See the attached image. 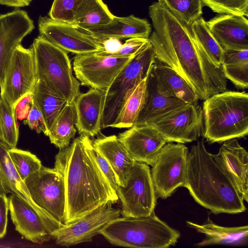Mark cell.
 I'll return each instance as SVG.
<instances>
[{"label": "cell", "mask_w": 248, "mask_h": 248, "mask_svg": "<svg viewBox=\"0 0 248 248\" xmlns=\"http://www.w3.org/2000/svg\"><path fill=\"white\" fill-rule=\"evenodd\" d=\"M154 31L149 37L156 60L172 68L193 89L199 100L227 90L222 67L211 61L195 39L190 26L162 0L149 7Z\"/></svg>", "instance_id": "obj_1"}, {"label": "cell", "mask_w": 248, "mask_h": 248, "mask_svg": "<svg viewBox=\"0 0 248 248\" xmlns=\"http://www.w3.org/2000/svg\"><path fill=\"white\" fill-rule=\"evenodd\" d=\"M54 168L64 181L66 224L119 200L100 168L89 137L80 135L60 149L55 156Z\"/></svg>", "instance_id": "obj_2"}, {"label": "cell", "mask_w": 248, "mask_h": 248, "mask_svg": "<svg viewBox=\"0 0 248 248\" xmlns=\"http://www.w3.org/2000/svg\"><path fill=\"white\" fill-rule=\"evenodd\" d=\"M200 205L215 214L246 211L244 200L206 150L203 140L191 146L184 185Z\"/></svg>", "instance_id": "obj_3"}, {"label": "cell", "mask_w": 248, "mask_h": 248, "mask_svg": "<svg viewBox=\"0 0 248 248\" xmlns=\"http://www.w3.org/2000/svg\"><path fill=\"white\" fill-rule=\"evenodd\" d=\"M202 135L211 143L243 138L248 134V94L225 91L204 100Z\"/></svg>", "instance_id": "obj_4"}, {"label": "cell", "mask_w": 248, "mask_h": 248, "mask_svg": "<svg viewBox=\"0 0 248 248\" xmlns=\"http://www.w3.org/2000/svg\"><path fill=\"white\" fill-rule=\"evenodd\" d=\"M100 234L113 245L136 248H169L180 237L179 232L159 218L155 212L145 217H118Z\"/></svg>", "instance_id": "obj_5"}, {"label": "cell", "mask_w": 248, "mask_h": 248, "mask_svg": "<svg viewBox=\"0 0 248 248\" xmlns=\"http://www.w3.org/2000/svg\"><path fill=\"white\" fill-rule=\"evenodd\" d=\"M31 46L37 80L68 103L74 102L80 93V83L73 75L67 52L41 35Z\"/></svg>", "instance_id": "obj_6"}, {"label": "cell", "mask_w": 248, "mask_h": 248, "mask_svg": "<svg viewBox=\"0 0 248 248\" xmlns=\"http://www.w3.org/2000/svg\"><path fill=\"white\" fill-rule=\"evenodd\" d=\"M155 60L149 41L117 75L106 91L101 128L112 127L126 99L147 78Z\"/></svg>", "instance_id": "obj_7"}, {"label": "cell", "mask_w": 248, "mask_h": 248, "mask_svg": "<svg viewBox=\"0 0 248 248\" xmlns=\"http://www.w3.org/2000/svg\"><path fill=\"white\" fill-rule=\"evenodd\" d=\"M24 182L33 201L57 230L66 225L65 189L61 174L54 168L42 165Z\"/></svg>", "instance_id": "obj_8"}, {"label": "cell", "mask_w": 248, "mask_h": 248, "mask_svg": "<svg viewBox=\"0 0 248 248\" xmlns=\"http://www.w3.org/2000/svg\"><path fill=\"white\" fill-rule=\"evenodd\" d=\"M123 217H140L154 213L156 196L149 166L136 161L124 184L116 190Z\"/></svg>", "instance_id": "obj_9"}, {"label": "cell", "mask_w": 248, "mask_h": 248, "mask_svg": "<svg viewBox=\"0 0 248 248\" xmlns=\"http://www.w3.org/2000/svg\"><path fill=\"white\" fill-rule=\"evenodd\" d=\"M188 154L183 143L167 142L162 148L151 171L157 198L167 199L184 186Z\"/></svg>", "instance_id": "obj_10"}, {"label": "cell", "mask_w": 248, "mask_h": 248, "mask_svg": "<svg viewBox=\"0 0 248 248\" xmlns=\"http://www.w3.org/2000/svg\"><path fill=\"white\" fill-rule=\"evenodd\" d=\"M37 81L33 50L21 44L14 49L7 67L0 97L15 110L18 102L31 94Z\"/></svg>", "instance_id": "obj_11"}, {"label": "cell", "mask_w": 248, "mask_h": 248, "mask_svg": "<svg viewBox=\"0 0 248 248\" xmlns=\"http://www.w3.org/2000/svg\"><path fill=\"white\" fill-rule=\"evenodd\" d=\"M134 57H119L100 51L76 55L73 70L82 85L106 91Z\"/></svg>", "instance_id": "obj_12"}, {"label": "cell", "mask_w": 248, "mask_h": 248, "mask_svg": "<svg viewBox=\"0 0 248 248\" xmlns=\"http://www.w3.org/2000/svg\"><path fill=\"white\" fill-rule=\"evenodd\" d=\"M149 124L167 142H190L202 134V109L198 102L188 104Z\"/></svg>", "instance_id": "obj_13"}, {"label": "cell", "mask_w": 248, "mask_h": 248, "mask_svg": "<svg viewBox=\"0 0 248 248\" xmlns=\"http://www.w3.org/2000/svg\"><path fill=\"white\" fill-rule=\"evenodd\" d=\"M40 35L64 51L76 55L104 50L101 41L77 26L40 16L38 19Z\"/></svg>", "instance_id": "obj_14"}, {"label": "cell", "mask_w": 248, "mask_h": 248, "mask_svg": "<svg viewBox=\"0 0 248 248\" xmlns=\"http://www.w3.org/2000/svg\"><path fill=\"white\" fill-rule=\"evenodd\" d=\"M112 204L102 206L88 215L60 228L52 233V237L57 244L62 247L91 242L109 222L120 217L121 209L112 207Z\"/></svg>", "instance_id": "obj_15"}, {"label": "cell", "mask_w": 248, "mask_h": 248, "mask_svg": "<svg viewBox=\"0 0 248 248\" xmlns=\"http://www.w3.org/2000/svg\"><path fill=\"white\" fill-rule=\"evenodd\" d=\"M34 28L28 13L20 9L0 15V88L12 54Z\"/></svg>", "instance_id": "obj_16"}, {"label": "cell", "mask_w": 248, "mask_h": 248, "mask_svg": "<svg viewBox=\"0 0 248 248\" xmlns=\"http://www.w3.org/2000/svg\"><path fill=\"white\" fill-rule=\"evenodd\" d=\"M217 154H212L218 167L243 200L248 201V153L236 139L223 142Z\"/></svg>", "instance_id": "obj_17"}, {"label": "cell", "mask_w": 248, "mask_h": 248, "mask_svg": "<svg viewBox=\"0 0 248 248\" xmlns=\"http://www.w3.org/2000/svg\"><path fill=\"white\" fill-rule=\"evenodd\" d=\"M118 137L132 158L153 166L166 140L149 124L134 125Z\"/></svg>", "instance_id": "obj_18"}, {"label": "cell", "mask_w": 248, "mask_h": 248, "mask_svg": "<svg viewBox=\"0 0 248 248\" xmlns=\"http://www.w3.org/2000/svg\"><path fill=\"white\" fill-rule=\"evenodd\" d=\"M8 207L16 230L24 237L35 243L50 240L52 236L45 223L26 202L11 194L8 197Z\"/></svg>", "instance_id": "obj_19"}, {"label": "cell", "mask_w": 248, "mask_h": 248, "mask_svg": "<svg viewBox=\"0 0 248 248\" xmlns=\"http://www.w3.org/2000/svg\"><path fill=\"white\" fill-rule=\"evenodd\" d=\"M211 32L223 49H248L247 17L220 14L206 21Z\"/></svg>", "instance_id": "obj_20"}, {"label": "cell", "mask_w": 248, "mask_h": 248, "mask_svg": "<svg viewBox=\"0 0 248 248\" xmlns=\"http://www.w3.org/2000/svg\"><path fill=\"white\" fill-rule=\"evenodd\" d=\"M9 149L0 141V193H11L26 202L37 213L52 234L57 230V228L32 200L24 181L20 178L9 157Z\"/></svg>", "instance_id": "obj_21"}, {"label": "cell", "mask_w": 248, "mask_h": 248, "mask_svg": "<svg viewBox=\"0 0 248 248\" xmlns=\"http://www.w3.org/2000/svg\"><path fill=\"white\" fill-rule=\"evenodd\" d=\"M106 91L91 88L79 93L75 101L76 127L80 135L89 137L97 135L101 129Z\"/></svg>", "instance_id": "obj_22"}, {"label": "cell", "mask_w": 248, "mask_h": 248, "mask_svg": "<svg viewBox=\"0 0 248 248\" xmlns=\"http://www.w3.org/2000/svg\"><path fill=\"white\" fill-rule=\"evenodd\" d=\"M152 28L145 19L130 15L126 17L114 16L107 24L85 29L94 38L102 41L114 38L119 39L132 37L149 38Z\"/></svg>", "instance_id": "obj_23"}, {"label": "cell", "mask_w": 248, "mask_h": 248, "mask_svg": "<svg viewBox=\"0 0 248 248\" xmlns=\"http://www.w3.org/2000/svg\"><path fill=\"white\" fill-rule=\"evenodd\" d=\"M93 142L94 151L101 155L113 169L119 186H123L136 162L118 136L102 135Z\"/></svg>", "instance_id": "obj_24"}, {"label": "cell", "mask_w": 248, "mask_h": 248, "mask_svg": "<svg viewBox=\"0 0 248 248\" xmlns=\"http://www.w3.org/2000/svg\"><path fill=\"white\" fill-rule=\"evenodd\" d=\"M188 104L178 98L166 96L158 92L149 73L146 78L143 105L134 125L149 124Z\"/></svg>", "instance_id": "obj_25"}, {"label": "cell", "mask_w": 248, "mask_h": 248, "mask_svg": "<svg viewBox=\"0 0 248 248\" xmlns=\"http://www.w3.org/2000/svg\"><path fill=\"white\" fill-rule=\"evenodd\" d=\"M150 74L156 90L160 93L188 104L198 102V97L189 84L169 66L155 60Z\"/></svg>", "instance_id": "obj_26"}, {"label": "cell", "mask_w": 248, "mask_h": 248, "mask_svg": "<svg viewBox=\"0 0 248 248\" xmlns=\"http://www.w3.org/2000/svg\"><path fill=\"white\" fill-rule=\"evenodd\" d=\"M187 225L203 234L205 238L195 246L224 245L244 246L248 243V226L223 227L216 224L208 217L205 222L199 224L187 221Z\"/></svg>", "instance_id": "obj_27"}, {"label": "cell", "mask_w": 248, "mask_h": 248, "mask_svg": "<svg viewBox=\"0 0 248 248\" xmlns=\"http://www.w3.org/2000/svg\"><path fill=\"white\" fill-rule=\"evenodd\" d=\"M31 95L32 102L40 111L49 131L59 114L68 103L38 80Z\"/></svg>", "instance_id": "obj_28"}, {"label": "cell", "mask_w": 248, "mask_h": 248, "mask_svg": "<svg viewBox=\"0 0 248 248\" xmlns=\"http://www.w3.org/2000/svg\"><path fill=\"white\" fill-rule=\"evenodd\" d=\"M223 74L235 86L248 87V49H224L221 64Z\"/></svg>", "instance_id": "obj_29"}, {"label": "cell", "mask_w": 248, "mask_h": 248, "mask_svg": "<svg viewBox=\"0 0 248 248\" xmlns=\"http://www.w3.org/2000/svg\"><path fill=\"white\" fill-rule=\"evenodd\" d=\"M76 122L75 102L67 103L48 131L47 136L50 142L60 150L69 146L77 132Z\"/></svg>", "instance_id": "obj_30"}, {"label": "cell", "mask_w": 248, "mask_h": 248, "mask_svg": "<svg viewBox=\"0 0 248 248\" xmlns=\"http://www.w3.org/2000/svg\"><path fill=\"white\" fill-rule=\"evenodd\" d=\"M114 16L102 0H86L78 12L74 25L85 30L107 24Z\"/></svg>", "instance_id": "obj_31"}, {"label": "cell", "mask_w": 248, "mask_h": 248, "mask_svg": "<svg viewBox=\"0 0 248 248\" xmlns=\"http://www.w3.org/2000/svg\"><path fill=\"white\" fill-rule=\"evenodd\" d=\"M146 79L140 82L127 98L112 127L130 128L133 126L143 105Z\"/></svg>", "instance_id": "obj_32"}, {"label": "cell", "mask_w": 248, "mask_h": 248, "mask_svg": "<svg viewBox=\"0 0 248 248\" xmlns=\"http://www.w3.org/2000/svg\"><path fill=\"white\" fill-rule=\"evenodd\" d=\"M193 35L211 61L217 67H221L224 49L209 30L206 21L201 16L191 25Z\"/></svg>", "instance_id": "obj_33"}, {"label": "cell", "mask_w": 248, "mask_h": 248, "mask_svg": "<svg viewBox=\"0 0 248 248\" xmlns=\"http://www.w3.org/2000/svg\"><path fill=\"white\" fill-rule=\"evenodd\" d=\"M15 110L0 97V141L9 149L16 148L19 127Z\"/></svg>", "instance_id": "obj_34"}, {"label": "cell", "mask_w": 248, "mask_h": 248, "mask_svg": "<svg viewBox=\"0 0 248 248\" xmlns=\"http://www.w3.org/2000/svg\"><path fill=\"white\" fill-rule=\"evenodd\" d=\"M8 155L16 171L24 181L39 170L42 166L40 159L28 151L11 148L8 150Z\"/></svg>", "instance_id": "obj_35"}, {"label": "cell", "mask_w": 248, "mask_h": 248, "mask_svg": "<svg viewBox=\"0 0 248 248\" xmlns=\"http://www.w3.org/2000/svg\"><path fill=\"white\" fill-rule=\"evenodd\" d=\"M186 24L190 26L202 15V0H161Z\"/></svg>", "instance_id": "obj_36"}, {"label": "cell", "mask_w": 248, "mask_h": 248, "mask_svg": "<svg viewBox=\"0 0 248 248\" xmlns=\"http://www.w3.org/2000/svg\"><path fill=\"white\" fill-rule=\"evenodd\" d=\"M86 0H54L48 15L52 19L75 25L78 12Z\"/></svg>", "instance_id": "obj_37"}, {"label": "cell", "mask_w": 248, "mask_h": 248, "mask_svg": "<svg viewBox=\"0 0 248 248\" xmlns=\"http://www.w3.org/2000/svg\"><path fill=\"white\" fill-rule=\"evenodd\" d=\"M204 5L219 14L248 16V0H202Z\"/></svg>", "instance_id": "obj_38"}, {"label": "cell", "mask_w": 248, "mask_h": 248, "mask_svg": "<svg viewBox=\"0 0 248 248\" xmlns=\"http://www.w3.org/2000/svg\"><path fill=\"white\" fill-rule=\"evenodd\" d=\"M149 42V38L132 37L126 40L118 51L113 54H107L123 57L135 56ZM102 53L101 51H100Z\"/></svg>", "instance_id": "obj_39"}, {"label": "cell", "mask_w": 248, "mask_h": 248, "mask_svg": "<svg viewBox=\"0 0 248 248\" xmlns=\"http://www.w3.org/2000/svg\"><path fill=\"white\" fill-rule=\"evenodd\" d=\"M23 123L31 129L35 130L38 134L43 132L46 136H47L48 131L43 116L33 102L29 114L23 121Z\"/></svg>", "instance_id": "obj_40"}, {"label": "cell", "mask_w": 248, "mask_h": 248, "mask_svg": "<svg viewBox=\"0 0 248 248\" xmlns=\"http://www.w3.org/2000/svg\"><path fill=\"white\" fill-rule=\"evenodd\" d=\"M95 153L101 170L106 177L112 189L116 192L119 185L113 169L101 155L95 151Z\"/></svg>", "instance_id": "obj_41"}, {"label": "cell", "mask_w": 248, "mask_h": 248, "mask_svg": "<svg viewBox=\"0 0 248 248\" xmlns=\"http://www.w3.org/2000/svg\"><path fill=\"white\" fill-rule=\"evenodd\" d=\"M8 211V198L5 194L0 193V238L6 233Z\"/></svg>", "instance_id": "obj_42"}, {"label": "cell", "mask_w": 248, "mask_h": 248, "mask_svg": "<svg viewBox=\"0 0 248 248\" xmlns=\"http://www.w3.org/2000/svg\"><path fill=\"white\" fill-rule=\"evenodd\" d=\"M31 94L24 97L16 105L15 111L17 119L22 120L27 118L32 104Z\"/></svg>", "instance_id": "obj_43"}, {"label": "cell", "mask_w": 248, "mask_h": 248, "mask_svg": "<svg viewBox=\"0 0 248 248\" xmlns=\"http://www.w3.org/2000/svg\"><path fill=\"white\" fill-rule=\"evenodd\" d=\"M104 50L101 51L103 53L113 54L119 50L123 44L120 39L114 38H109L101 41Z\"/></svg>", "instance_id": "obj_44"}, {"label": "cell", "mask_w": 248, "mask_h": 248, "mask_svg": "<svg viewBox=\"0 0 248 248\" xmlns=\"http://www.w3.org/2000/svg\"><path fill=\"white\" fill-rule=\"evenodd\" d=\"M33 0H0V4L16 8L29 6Z\"/></svg>", "instance_id": "obj_45"}, {"label": "cell", "mask_w": 248, "mask_h": 248, "mask_svg": "<svg viewBox=\"0 0 248 248\" xmlns=\"http://www.w3.org/2000/svg\"><path fill=\"white\" fill-rule=\"evenodd\" d=\"M159 0H158V1H159Z\"/></svg>", "instance_id": "obj_46"}]
</instances>
